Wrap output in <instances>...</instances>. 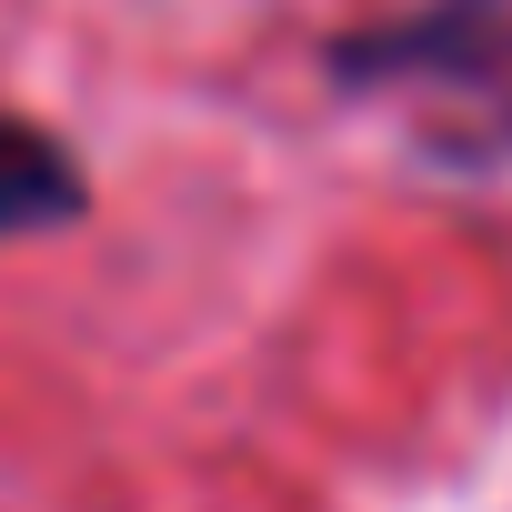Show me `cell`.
<instances>
[{
    "instance_id": "2",
    "label": "cell",
    "mask_w": 512,
    "mask_h": 512,
    "mask_svg": "<svg viewBox=\"0 0 512 512\" xmlns=\"http://www.w3.org/2000/svg\"><path fill=\"white\" fill-rule=\"evenodd\" d=\"M71 211H81V161L41 121H0V241L11 231H51Z\"/></svg>"
},
{
    "instance_id": "1",
    "label": "cell",
    "mask_w": 512,
    "mask_h": 512,
    "mask_svg": "<svg viewBox=\"0 0 512 512\" xmlns=\"http://www.w3.org/2000/svg\"><path fill=\"white\" fill-rule=\"evenodd\" d=\"M332 71L372 91H422L432 131L452 141H512V0H432L392 31H352Z\"/></svg>"
}]
</instances>
